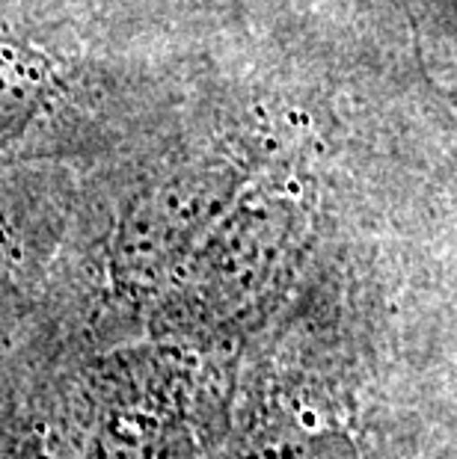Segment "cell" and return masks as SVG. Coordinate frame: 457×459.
<instances>
[{
    "mask_svg": "<svg viewBox=\"0 0 457 459\" xmlns=\"http://www.w3.org/2000/svg\"><path fill=\"white\" fill-rule=\"evenodd\" d=\"M449 101H452V107L457 110V86H454V90H449Z\"/></svg>",
    "mask_w": 457,
    "mask_h": 459,
    "instance_id": "6",
    "label": "cell"
},
{
    "mask_svg": "<svg viewBox=\"0 0 457 459\" xmlns=\"http://www.w3.org/2000/svg\"><path fill=\"white\" fill-rule=\"evenodd\" d=\"M51 86V68L42 54L18 45H0V143L18 134L42 107Z\"/></svg>",
    "mask_w": 457,
    "mask_h": 459,
    "instance_id": "2",
    "label": "cell"
},
{
    "mask_svg": "<svg viewBox=\"0 0 457 459\" xmlns=\"http://www.w3.org/2000/svg\"><path fill=\"white\" fill-rule=\"evenodd\" d=\"M13 459H51L48 456L42 447H36V445H24V447H18V451L13 454Z\"/></svg>",
    "mask_w": 457,
    "mask_h": 459,
    "instance_id": "5",
    "label": "cell"
},
{
    "mask_svg": "<svg viewBox=\"0 0 457 459\" xmlns=\"http://www.w3.org/2000/svg\"><path fill=\"white\" fill-rule=\"evenodd\" d=\"M95 459H188V454L161 427H145L131 415H113L101 429Z\"/></svg>",
    "mask_w": 457,
    "mask_h": 459,
    "instance_id": "3",
    "label": "cell"
},
{
    "mask_svg": "<svg viewBox=\"0 0 457 459\" xmlns=\"http://www.w3.org/2000/svg\"><path fill=\"white\" fill-rule=\"evenodd\" d=\"M202 193L190 178H172L137 193L125 208L113 243V281L122 294L145 297L170 276L202 220Z\"/></svg>",
    "mask_w": 457,
    "mask_h": 459,
    "instance_id": "1",
    "label": "cell"
},
{
    "mask_svg": "<svg viewBox=\"0 0 457 459\" xmlns=\"http://www.w3.org/2000/svg\"><path fill=\"white\" fill-rule=\"evenodd\" d=\"M250 459H338V451L327 438H306V442H279L261 447Z\"/></svg>",
    "mask_w": 457,
    "mask_h": 459,
    "instance_id": "4",
    "label": "cell"
}]
</instances>
